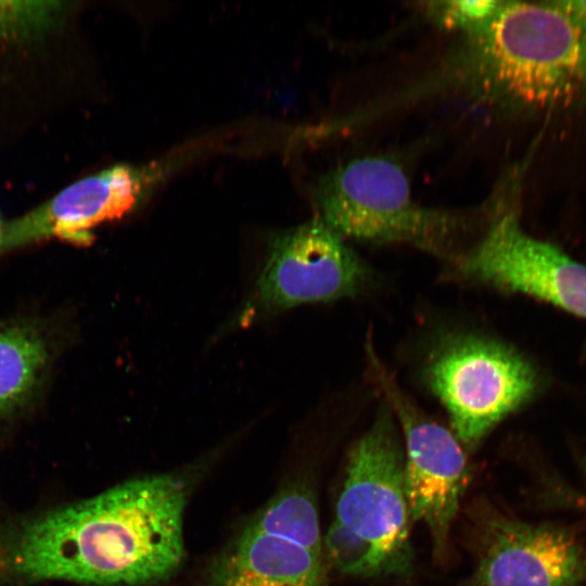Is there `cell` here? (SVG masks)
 Here are the masks:
<instances>
[{
  "label": "cell",
  "instance_id": "obj_14",
  "mask_svg": "<svg viewBox=\"0 0 586 586\" xmlns=\"http://www.w3.org/2000/svg\"><path fill=\"white\" fill-rule=\"evenodd\" d=\"M502 1L451 0L425 3V11L444 28L461 30L467 37L484 29L499 10Z\"/></svg>",
  "mask_w": 586,
  "mask_h": 586
},
{
  "label": "cell",
  "instance_id": "obj_7",
  "mask_svg": "<svg viewBox=\"0 0 586 586\" xmlns=\"http://www.w3.org/2000/svg\"><path fill=\"white\" fill-rule=\"evenodd\" d=\"M370 279L366 263L321 219L278 234L269 245L239 321L355 296Z\"/></svg>",
  "mask_w": 586,
  "mask_h": 586
},
{
  "label": "cell",
  "instance_id": "obj_9",
  "mask_svg": "<svg viewBox=\"0 0 586 586\" xmlns=\"http://www.w3.org/2000/svg\"><path fill=\"white\" fill-rule=\"evenodd\" d=\"M455 264L463 278L586 318V266L527 234L512 211L497 215Z\"/></svg>",
  "mask_w": 586,
  "mask_h": 586
},
{
  "label": "cell",
  "instance_id": "obj_3",
  "mask_svg": "<svg viewBox=\"0 0 586 586\" xmlns=\"http://www.w3.org/2000/svg\"><path fill=\"white\" fill-rule=\"evenodd\" d=\"M320 219L344 240L404 243L454 263L462 255L466 216L420 205L393 160L367 156L324 175L317 188Z\"/></svg>",
  "mask_w": 586,
  "mask_h": 586
},
{
  "label": "cell",
  "instance_id": "obj_12",
  "mask_svg": "<svg viewBox=\"0 0 586 586\" xmlns=\"http://www.w3.org/2000/svg\"><path fill=\"white\" fill-rule=\"evenodd\" d=\"M48 360L44 340L27 326L0 328V418L33 393Z\"/></svg>",
  "mask_w": 586,
  "mask_h": 586
},
{
  "label": "cell",
  "instance_id": "obj_5",
  "mask_svg": "<svg viewBox=\"0 0 586 586\" xmlns=\"http://www.w3.org/2000/svg\"><path fill=\"white\" fill-rule=\"evenodd\" d=\"M425 372L455 435L468 447H475L536 390L535 372L523 356L480 336L451 340L432 356Z\"/></svg>",
  "mask_w": 586,
  "mask_h": 586
},
{
  "label": "cell",
  "instance_id": "obj_4",
  "mask_svg": "<svg viewBox=\"0 0 586 586\" xmlns=\"http://www.w3.org/2000/svg\"><path fill=\"white\" fill-rule=\"evenodd\" d=\"M326 558L311 493L275 495L214 558L204 586H327Z\"/></svg>",
  "mask_w": 586,
  "mask_h": 586
},
{
  "label": "cell",
  "instance_id": "obj_18",
  "mask_svg": "<svg viewBox=\"0 0 586 586\" xmlns=\"http://www.w3.org/2000/svg\"><path fill=\"white\" fill-rule=\"evenodd\" d=\"M3 230H4V225H3L2 220H1V217H0V242H1V239H2Z\"/></svg>",
  "mask_w": 586,
  "mask_h": 586
},
{
  "label": "cell",
  "instance_id": "obj_6",
  "mask_svg": "<svg viewBox=\"0 0 586 586\" xmlns=\"http://www.w3.org/2000/svg\"><path fill=\"white\" fill-rule=\"evenodd\" d=\"M410 521L404 447L385 406L349 450L334 522L377 547L402 576L413 563Z\"/></svg>",
  "mask_w": 586,
  "mask_h": 586
},
{
  "label": "cell",
  "instance_id": "obj_10",
  "mask_svg": "<svg viewBox=\"0 0 586 586\" xmlns=\"http://www.w3.org/2000/svg\"><path fill=\"white\" fill-rule=\"evenodd\" d=\"M474 586H586V532L558 520H489Z\"/></svg>",
  "mask_w": 586,
  "mask_h": 586
},
{
  "label": "cell",
  "instance_id": "obj_2",
  "mask_svg": "<svg viewBox=\"0 0 586 586\" xmlns=\"http://www.w3.org/2000/svg\"><path fill=\"white\" fill-rule=\"evenodd\" d=\"M459 62L477 93L512 106L558 109L586 95V29L560 1H502Z\"/></svg>",
  "mask_w": 586,
  "mask_h": 586
},
{
  "label": "cell",
  "instance_id": "obj_11",
  "mask_svg": "<svg viewBox=\"0 0 586 586\" xmlns=\"http://www.w3.org/2000/svg\"><path fill=\"white\" fill-rule=\"evenodd\" d=\"M163 174L158 165H118L76 181L49 202L4 225L0 252L49 237L86 245L93 239L94 227L136 207Z\"/></svg>",
  "mask_w": 586,
  "mask_h": 586
},
{
  "label": "cell",
  "instance_id": "obj_13",
  "mask_svg": "<svg viewBox=\"0 0 586 586\" xmlns=\"http://www.w3.org/2000/svg\"><path fill=\"white\" fill-rule=\"evenodd\" d=\"M324 558L340 573L355 576L397 575L386 556L333 521L323 538Z\"/></svg>",
  "mask_w": 586,
  "mask_h": 586
},
{
  "label": "cell",
  "instance_id": "obj_16",
  "mask_svg": "<svg viewBox=\"0 0 586 586\" xmlns=\"http://www.w3.org/2000/svg\"><path fill=\"white\" fill-rule=\"evenodd\" d=\"M561 4L586 29V1H560Z\"/></svg>",
  "mask_w": 586,
  "mask_h": 586
},
{
  "label": "cell",
  "instance_id": "obj_15",
  "mask_svg": "<svg viewBox=\"0 0 586 586\" xmlns=\"http://www.w3.org/2000/svg\"><path fill=\"white\" fill-rule=\"evenodd\" d=\"M59 2L0 1V38L41 28L59 11Z\"/></svg>",
  "mask_w": 586,
  "mask_h": 586
},
{
  "label": "cell",
  "instance_id": "obj_1",
  "mask_svg": "<svg viewBox=\"0 0 586 586\" xmlns=\"http://www.w3.org/2000/svg\"><path fill=\"white\" fill-rule=\"evenodd\" d=\"M187 495L183 480L163 473L54 509L17 533L4 571L26 583L135 586L165 581L184 557Z\"/></svg>",
  "mask_w": 586,
  "mask_h": 586
},
{
  "label": "cell",
  "instance_id": "obj_8",
  "mask_svg": "<svg viewBox=\"0 0 586 586\" xmlns=\"http://www.w3.org/2000/svg\"><path fill=\"white\" fill-rule=\"evenodd\" d=\"M367 347L371 374L402 428L410 519L426 525L441 555L469 479L466 455L457 436L409 399Z\"/></svg>",
  "mask_w": 586,
  "mask_h": 586
},
{
  "label": "cell",
  "instance_id": "obj_17",
  "mask_svg": "<svg viewBox=\"0 0 586 586\" xmlns=\"http://www.w3.org/2000/svg\"><path fill=\"white\" fill-rule=\"evenodd\" d=\"M582 483H583V486H584V492H585V499H586V457L584 458V460L582 461Z\"/></svg>",
  "mask_w": 586,
  "mask_h": 586
}]
</instances>
